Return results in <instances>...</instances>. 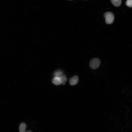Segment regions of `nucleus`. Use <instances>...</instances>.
Segmentation results:
<instances>
[{"instance_id": "1", "label": "nucleus", "mask_w": 132, "mask_h": 132, "mask_svg": "<svg viewBox=\"0 0 132 132\" xmlns=\"http://www.w3.org/2000/svg\"><path fill=\"white\" fill-rule=\"evenodd\" d=\"M105 18V22L108 24L112 23L114 20V16L113 14L110 12H108L104 13L103 15Z\"/></svg>"}, {"instance_id": "2", "label": "nucleus", "mask_w": 132, "mask_h": 132, "mask_svg": "<svg viewBox=\"0 0 132 132\" xmlns=\"http://www.w3.org/2000/svg\"><path fill=\"white\" fill-rule=\"evenodd\" d=\"M100 63V61L99 59L95 58L91 60L89 62V65L91 69H95L99 67Z\"/></svg>"}, {"instance_id": "3", "label": "nucleus", "mask_w": 132, "mask_h": 132, "mask_svg": "<svg viewBox=\"0 0 132 132\" xmlns=\"http://www.w3.org/2000/svg\"><path fill=\"white\" fill-rule=\"evenodd\" d=\"M78 81V77L75 75L71 78L69 80V82L70 85L74 86L77 84Z\"/></svg>"}, {"instance_id": "4", "label": "nucleus", "mask_w": 132, "mask_h": 132, "mask_svg": "<svg viewBox=\"0 0 132 132\" xmlns=\"http://www.w3.org/2000/svg\"><path fill=\"white\" fill-rule=\"evenodd\" d=\"M52 82L54 84L57 85L61 84L60 77H54L52 79Z\"/></svg>"}, {"instance_id": "5", "label": "nucleus", "mask_w": 132, "mask_h": 132, "mask_svg": "<svg viewBox=\"0 0 132 132\" xmlns=\"http://www.w3.org/2000/svg\"><path fill=\"white\" fill-rule=\"evenodd\" d=\"M112 3L116 7L120 6L121 3V0H110Z\"/></svg>"}, {"instance_id": "6", "label": "nucleus", "mask_w": 132, "mask_h": 132, "mask_svg": "<svg viewBox=\"0 0 132 132\" xmlns=\"http://www.w3.org/2000/svg\"><path fill=\"white\" fill-rule=\"evenodd\" d=\"M26 126L25 124L24 123H21L19 126V131L20 132H25Z\"/></svg>"}, {"instance_id": "7", "label": "nucleus", "mask_w": 132, "mask_h": 132, "mask_svg": "<svg viewBox=\"0 0 132 132\" xmlns=\"http://www.w3.org/2000/svg\"><path fill=\"white\" fill-rule=\"evenodd\" d=\"M54 75L55 77H60L63 75V74L61 71L58 70L54 72Z\"/></svg>"}, {"instance_id": "8", "label": "nucleus", "mask_w": 132, "mask_h": 132, "mask_svg": "<svg viewBox=\"0 0 132 132\" xmlns=\"http://www.w3.org/2000/svg\"><path fill=\"white\" fill-rule=\"evenodd\" d=\"M61 84L64 85L67 80V79L65 75H63L60 77Z\"/></svg>"}, {"instance_id": "9", "label": "nucleus", "mask_w": 132, "mask_h": 132, "mask_svg": "<svg viewBox=\"0 0 132 132\" xmlns=\"http://www.w3.org/2000/svg\"><path fill=\"white\" fill-rule=\"evenodd\" d=\"M126 5L129 7H132V0H127L126 2Z\"/></svg>"}, {"instance_id": "10", "label": "nucleus", "mask_w": 132, "mask_h": 132, "mask_svg": "<svg viewBox=\"0 0 132 132\" xmlns=\"http://www.w3.org/2000/svg\"><path fill=\"white\" fill-rule=\"evenodd\" d=\"M27 132H31V131H27Z\"/></svg>"}, {"instance_id": "11", "label": "nucleus", "mask_w": 132, "mask_h": 132, "mask_svg": "<svg viewBox=\"0 0 132 132\" xmlns=\"http://www.w3.org/2000/svg\"></svg>"}]
</instances>
